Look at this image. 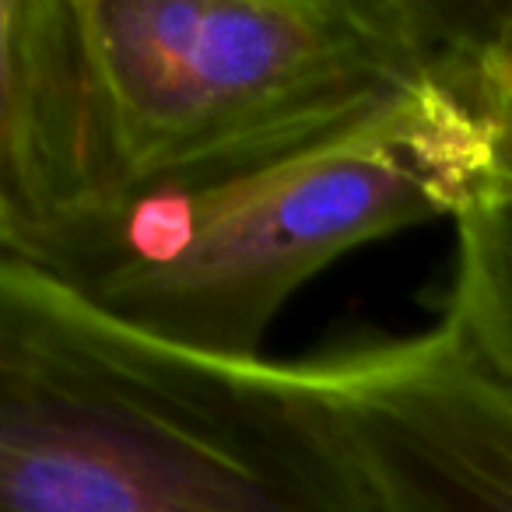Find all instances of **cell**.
I'll return each mask as SVG.
<instances>
[{"mask_svg":"<svg viewBox=\"0 0 512 512\" xmlns=\"http://www.w3.org/2000/svg\"><path fill=\"white\" fill-rule=\"evenodd\" d=\"M491 8L0 0V249L383 123L474 67Z\"/></svg>","mask_w":512,"mask_h":512,"instance_id":"1","label":"cell"},{"mask_svg":"<svg viewBox=\"0 0 512 512\" xmlns=\"http://www.w3.org/2000/svg\"><path fill=\"white\" fill-rule=\"evenodd\" d=\"M488 197L495 151L470 67L334 144L74 214L0 260L158 344L256 362L288 302L341 256Z\"/></svg>","mask_w":512,"mask_h":512,"instance_id":"2","label":"cell"},{"mask_svg":"<svg viewBox=\"0 0 512 512\" xmlns=\"http://www.w3.org/2000/svg\"><path fill=\"white\" fill-rule=\"evenodd\" d=\"M0 512H376L292 362H221L0 260Z\"/></svg>","mask_w":512,"mask_h":512,"instance_id":"3","label":"cell"},{"mask_svg":"<svg viewBox=\"0 0 512 512\" xmlns=\"http://www.w3.org/2000/svg\"><path fill=\"white\" fill-rule=\"evenodd\" d=\"M292 369L376 512H512V379L446 320Z\"/></svg>","mask_w":512,"mask_h":512,"instance_id":"4","label":"cell"},{"mask_svg":"<svg viewBox=\"0 0 512 512\" xmlns=\"http://www.w3.org/2000/svg\"><path fill=\"white\" fill-rule=\"evenodd\" d=\"M456 225V267L442 320L512 379V197L481 200Z\"/></svg>","mask_w":512,"mask_h":512,"instance_id":"5","label":"cell"},{"mask_svg":"<svg viewBox=\"0 0 512 512\" xmlns=\"http://www.w3.org/2000/svg\"><path fill=\"white\" fill-rule=\"evenodd\" d=\"M474 99L491 130L495 151V193L512 197V64L481 43L474 64Z\"/></svg>","mask_w":512,"mask_h":512,"instance_id":"6","label":"cell"}]
</instances>
